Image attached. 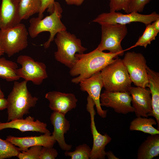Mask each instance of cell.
I'll return each instance as SVG.
<instances>
[{"mask_svg":"<svg viewBox=\"0 0 159 159\" xmlns=\"http://www.w3.org/2000/svg\"><path fill=\"white\" fill-rule=\"evenodd\" d=\"M119 56L118 54L105 52L97 48L87 53L76 54V59L70 68L69 73L72 76H77L72 79V82L78 84L100 72Z\"/></svg>","mask_w":159,"mask_h":159,"instance_id":"cell-1","label":"cell"},{"mask_svg":"<svg viewBox=\"0 0 159 159\" xmlns=\"http://www.w3.org/2000/svg\"><path fill=\"white\" fill-rule=\"evenodd\" d=\"M28 82L15 81L7 99L8 122L23 118L24 115L29 113V110L36 105L38 98L33 96L27 86Z\"/></svg>","mask_w":159,"mask_h":159,"instance_id":"cell-2","label":"cell"},{"mask_svg":"<svg viewBox=\"0 0 159 159\" xmlns=\"http://www.w3.org/2000/svg\"><path fill=\"white\" fill-rule=\"evenodd\" d=\"M62 10L60 4L55 1L52 13L43 19L38 17H33L29 21L28 32L30 37L34 38L43 32L50 33L48 40L43 44L45 49L48 48L54 40L55 36L59 32L66 30V28L61 20Z\"/></svg>","mask_w":159,"mask_h":159,"instance_id":"cell-3","label":"cell"},{"mask_svg":"<svg viewBox=\"0 0 159 159\" xmlns=\"http://www.w3.org/2000/svg\"><path fill=\"white\" fill-rule=\"evenodd\" d=\"M100 73L105 90L129 92L132 82L122 60L117 57L105 66Z\"/></svg>","mask_w":159,"mask_h":159,"instance_id":"cell-4","label":"cell"},{"mask_svg":"<svg viewBox=\"0 0 159 159\" xmlns=\"http://www.w3.org/2000/svg\"><path fill=\"white\" fill-rule=\"evenodd\" d=\"M56 35L54 40L57 50L54 53L55 58L70 68L76 59L75 54L83 53L87 49L82 46L80 39L66 30L60 31Z\"/></svg>","mask_w":159,"mask_h":159,"instance_id":"cell-5","label":"cell"},{"mask_svg":"<svg viewBox=\"0 0 159 159\" xmlns=\"http://www.w3.org/2000/svg\"><path fill=\"white\" fill-rule=\"evenodd\" d=\"M29 34L25 25L20 23L5 29H0V40L4 53L10 57L26 49Z\"/></svg>","mask_w":159,"mask_h":159,"instance_id":"cell-6","label":"cell"},{"mask_svg":"<svg viewBox=\"0 0 159 159\" xmlns=\"http://www.w3.org/2000/svg\"><path fill=\"white\" fill-rule=\"evenodd\" d=\"M101 39L97 48L103 51L107 50L113 54L122 56L125 51L121 42L127 33L126 25L119 24H105L101 25Z\"/></svg>","mask_w":159,"mask_h":159,"instance_id":"cell-7","label":"cell"},{"mask_svg":"<svg viewBox=\"0 0 159 159\" xmlns=\"http://www.w3.org/2000/svg\"><path fill=\"white\" fill-rule=\"evenodd\" d=\"M122 60L134 85L137 87H148L149 79L147 71V66L144 56L140 53L128 52L125 54Z\"/></svg>","mask_w":159,"mask_h":159,"instance_id":"cell-8","label":"cell"},{"mask_svg":"<svg viewBox=\"0 0 159 159\" xmlns=\"http://www.w3.org/2000/svg\"><path fill=\"white\" fill-rule=\"evenodd\" d=\"M158 19L159 15L155 11L149 14H143L137 12L124 14L115 11H110L99 14L92 21L100 25L105 24L126 25L133 22H140L146 26Z\"/></svg>","mask_w":159,"mask_h":159,"instance_id":"cell-9","label":"cell"},{"mask_svg":"<svg viewBox=\"0 0 159 159\" xmlns=\"http://www.w3.org/2000/svg\"><path fill=\"white\" fill-rule=\"evenodd\" d=\"M17 62L21 66L17 69V75L27 82L30 81L34 85H39L48 77L46 66L43 62L35 61L26 55L19 56Z\"/></svg>","mask_w":159,"mask_h":159,"instance_id":"cell-10","label":"cell"},{"mask_svg":"<svg viewBox=\"0 0 159 159\" xmlns=\"http://www.w3.org/2000/svg\"><path fill=\"white\" fill-rule=\"evenodd\" d=\"M87 101L86 109L90 115V127L93 138L90 159H104L106 153L105 146L110 142L111 138L107 133L102 135L98 131L95 122V116L96 115L94 108L95 105V102L89 95L87 97Z\"/></svg>","mask_w":159,"mask_h":159,"instance_id":"cell-11","label":"cell"},{"mask_svg":"<svg viewBox=\"0 0 159 159\" xmlns=\"http://www.w3.org/2000/svg\"><path fill=\"white\" fill-rule=\"evenodd\" d=\"M100 105L112 108L118 113L126 114L134 112L131 105V97L129 92H111L104 91L100 95Z\"/></svg>","mask_w":159,"mask_h":159,"instance_id":"cell-12","label":"cell"},{"mask_svg":"<svg viewBox=\"0 0 159 159\" xmlns=\"http://www.w3.org/2000/svg\"><path fill=\"white\" fill-rule=\"evenodd\" d=\"M128 91L131 97V103L136 116L148 117L152 111L150 89L131 86Z\"/></svg>","mask_w":159,"mask_h":159,"instance_id":"cell-13","label":"cell"},{"mask_svg":"<svg viewBox=\"0 0 159 159\" xmlns=\"http://www.w3.org/2000/svg\"><path fill=\"white\" fill-rule=\"evenodd\" d=\"M79 83L81 90L87 92L93 100L98 114L102 118H105L107 111L102 109L100 101L101 91L103 86L100 72L82 80Z\"/></svg>","mask_w":159,"mask_h":159,"instance_id":"cell-14","label":"cell"},{"mask_svg":"<svg viewBox=\"0 0 159 159\" xmlns=\"http://www.w3.org/2000/svg\"><path fill=\"white\" fill-rule=\"evenodd\" d=\"M45 97L49 101V107L51 110L64 115L75 108L78 101L73 93H66L54 91L47 93Z\"/></svg>","mask_w":159,"mask_h":159,"instance_id":"cell-15","label":"cell"},{"mask_svg":"<svg viewBox=\"0 0 159 159\" xmlns=\"http://www.w3.org/2000/svg\"><path fill=\"white\" fill-rule=\"evenodd\" d=\"M47 124L38 120L28 116L25 119H16L6 122H0V131L8 128L18 129L22 132L26 131L39 132L44 134L50 133L47 128Z\"/></svg>","mask_w":159,"mask_h":159,"instance_id":"cell-16","label":"cell"},{"mask_svg":"<svg viewBox=\"0 0 159 159\" xmlns=\"http://www.w3.org/2000/svg\"><path fill=\"white\" fill-rule=\"evenodd\" d=\"M50 120L54 127L52 136L58 143L60 148L66 151H69L72 146L65 142L64 134L70 128L69 121L65 117V115L59 112H53L51 114Z\"/></svg>","mask_w":159,"mask_h":159,"instance_id":"cell-17","label":"cell"},{"mask_svg":"<svg viewBox=\"0 0 159 159\" xmlns=\"http://www.w3.org/2000/svg\"><path fill=\"white\" fill-rule=\"evenodd\" d=\"M51 133L44 134L39 136L16 137L7 136L6 140L16 146L21 151H24L34 146L53 147L56 141L51 135Z\"/></svg>","mask_w":159,"mask_h":159,"instance_id":"cell-18","label":"cell"},{"mask_svg":"<svg viewBox=\"0 0 159 159\" xmlns=\"http://www.w3.org/2000/svg\"><path fill=\"white\" fill-rule=\"evenodd\" d=\"M17 0H1L0 6V29L14 27L21 21L18 12Z\"/></svg>","mask_w":159,"mask_h":159,"instance_id":"cell-19","label":"cell"},{"mask_svg":"<svg viewBox=\"0 0 159 159\" xmlns=\"http://www.w3.org/2000/svg\"><path fill=\"white\" fill-rule=\"evenodd\" d=\"M147 71L149 79L148 87L150 90L152 108L149 116L154 117L159 127V73L150 69L148 66Z\"/></svg>","mask_w":159,"mask_h":159,"instance_id":"cell-20","label":"cell"},{"mask_svg":"<svg viewBox=\"0 0 159 159\" xmlns=\"http://www.w3.org/2000/svg\"><path fill=\"white\" fill-rule=\"evenodd\" d=\"M159 154V134L150 135L140 146L138 159H152Z\"/></svg>","mask_w":159,"mask_h":159,"instance_id":"cell-21","label":"cell"},{"mask_svg":"<svg viewBox=\"0 0 159 159\" xmlns=\"http://www.w3.org/2000/svg\"><path fill=\"white\" fill-rule=\"evenodd\" d=\"M157 124L156 120L153 118L137 117L130 122L129 130L131 131H140L150 135L159 134L158 130L153 126V125Z\"/></svg>","mask_w":159,"mask_h":159,"instance_id":"cell-22","label":"cell"},{"mask_svg":"<svg viewBox=\"0 0 159 159\" xmlns=\"http://www.w3.org/2000/svg\"><path fill=\"white\" fill-rule=\"evenodd\" d=\"M41 0H20L18 3V12L20 19H26L39 12Z\"/></svg>","mask_w":159,"mask_h":159,"instance_id":"cell-23","label":"cell"},{"mask_svg":"<svg viewBox=\"0 0 159 159\" xmlns=\"http://www.w3.org/2000/svg\"><path fill=\"white\" fill-rule=\"evenodd\" d=\"M18 68L15 62L4 57H0V78L8 82L19 80L20 78L16 73Z\"/></svg>","mask_w":159,"mask_h":159,"instance_id":"cell-24","label":"cell"},{"mask_svg":"<svg viewBox=\"0 0 159 159\" xmlns=\"http://www.w3.org/2000/svg\"><path fill=\"white\" fill-rule=\"evenodd\" d=\"M154 28L151 24L146 26L142 35L139 37L135 44L131 47V48L138 46H143L146 48L151 42L155 39L158 33Z\"/></svg>","mask_w":159,"mask_h":159,"instance_id":"cell-25","label":"cell"},{"mask_svg":"<svg viewBox=\"0 0 159 159\" xmlns=\"http://www.w3.org/2000/svg\"><path fill=\"white\" fill-rule=\"evenodd\" d=\"M21 151L9 141L0 138V159L17 157Z\"/></svg>","mask_w":159,"mask_h":159,"instance_id":"cell-26","label":"cell"},{"mask_svg":"<svg viewBox=\"0 0 159 159\" xmlns=\"http://www.w3.org/2000/svg\"><path fill=\"white\" fill-rule=\"evenodd\" d=\"M91 149L86 144H83L77 146L73 152L66 151L65 156H69L71 159H90Z\"/></svg>","mask_w":159,"mask_h":159,"instance_id":"cell-27","label":"cell"},{"mask_svg":"<svg viewBox=\"0 0 159 159\" xmlns=\"http://www.w3.org/2000/svg\"><path fill=\"white\" fill-rule=\"evenodd\" d=\"M42 146H34L24 151H21L17 156L19 159H39Z\"/></svg>","mask_w":159,"mask_h":159,"instance_id":"cell-28","label":"cell"},{"mask_svg":"<svg viewBox=\"0 0 159 159\" xmlns=\"http://www.w3.org/2000/svg\"><path fill=\"white\" fill-rule=\"evenodd\" d=\"M152 0H129L127 13L141 12L145 5Z\"/></svg>","mask_w":159,"mask_h":159,"instance_id":"cell-29","label":"cell"},{"mask_svg":"<svg viewBox=\"0 0 159 159\" xmlns=\"http://www.w3.org/2000/svg\"><path fill=\"white\" fill-rule=\"evenodd\" d=\"M110 11L122 10L127 13L129 0H109Z\"/></svg>","mask_w":159,"mask_h":159,"instance_id":"cell-30","label":"cell"},{"mask_svg":"<svg viewBox=\"0 0 159 159\" xmlns=\"http://www.w3.org/2000/svg\"><path fill=\"white\" fill-rule=\"evenodd\" d=\"M58 155L57 151L53 147H42L39 159H54Z\"/></svg>","mask_w":159,"mask_h":159,"instance_id":"cell-31","label":"cell"},{"mask_svg":"<svg viewBox=\"0 0 159 159\" xmlns=\"http://www.w3.org/2000/svg\"><path fill=\"white\" fill-rule=\"evenodd\" d=\"M55 2V0H41V7L38 17L40 19L43 18V14L46 9L49 14L52 13L54 10Z\"/></svg>","mask_w":159,"mask_h":159,"instance_id":"cell-32","label":"cell"},{"mask_svg":"<svg viewBox=\"0 0 159 159\" xmlns=\"http://www.w3.org/2000/svg\"><path fill=\"white\" fill-rule=\"evenodd\" d=\"M65 1L68 5L80 6L82 4L84 0H65Z\"/></svg>","mask_w":159,"mask_h":159,"instance_id":"cell-33","label":"cell"},{"mask_svg":"<svg viewBox=\"0 0 159 159\" xmlns=\"http://www.w3.org/2000/svg\"><path fill=\"white\" fill-rule=\"evenodd\" d=\"M7 105V99L4 97H0V110H2L6 109Z\"/></svg>","mask_w":159,"mask_h":159,"instance_id":"cell-34","label":"cell"},{"mask_svg":"<svg viewBox=\"0 0 159 159\" xmlns=\"http://www.w3.org/2000/svg\"><path fill=\"white\" fill-rule=\"evenodd\" d=\"M105 156H106L108 159H118L119 158L116 157L111 151L106 152Z\"/></svg>","mask_w":159,"mask_h":159,"instance_id":"cell-35","label":"cell"},{"mask_svg":"<svg viewBox=\"0 0 159 159\" xmlns=\"http://www.w3.org/2000/svg\"><path fill=\"white\" fill-rule=\"evenodd\" d=\"M152 23L154 28L158 33L159 32V19L153 21Z\"/></svg>","mask_w":159,"mask_h":159,"instance_id":"cell-36","label":"cell"},{"mask_svg":"<svg viewBox=\"0 0 159 159\" xmlns=\"http://www.w3.org/2000/svg\"><path fill=\"white\" fill-rule=\"evenodd\" d=\"M4 51L0 40V56L4 54Z\"/></svg>","mask_w":159,"mask_h":159,"instance_id":"cell-37","label":"cell"},{"mask_svg":"<svg viewBox=\"0 0 159 159\" xmlns=\"http://www.w3.org/2000/svg\"><path fill=\"white\" fill-rule=\"evenodd\" d=\"M4 93L1 90L0 85V97L4 98Z\"/></svg>","mask_w":159,"mask_h":159,"instance_id":"cell-38","label":"cell"},{"mask_svg":"<svg viewBox=\"0 0 159 159\" xmlns=\"http://www.w3.org/2000/svg\"><path fill=\"white\" fill-rule=\"evenodd\" d=\"M18 2H19V1H20V0H17Z\"/></svg>","mask_w":159,"mask_h":159,"instance_id":"cell-39","label":"cell"}]
</instances>
